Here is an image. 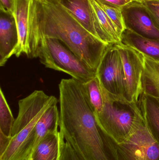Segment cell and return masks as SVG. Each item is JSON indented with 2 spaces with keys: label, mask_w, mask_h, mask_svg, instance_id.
Returning a JSON list of instances; mask_svg holds the SVG:
<instances>
[{
  "label": "cell",
  "mask_w": 159,
  "mask_h": 160,
  "mask_svg": "<svg viewBox=\"0 0 159 160\" xmlns=\"http://www.w3.org/2000/svg\"><path fill=\"white\" fill-rule=\"evenodd\" d=\"M34 20L40 38L58 39L97 71L109 44L86 30L58 0H36Z\"/></svg>",
  "instance_id": "obj_2"
},
{
  "label": "cell",
  "mask_w": 159,
  "mask_h": 160,
  "mask_svg": "<svg viewBox=\"0 0 159 160\" xmlns=\"http://www.w3.org/2000/svg\"><path fill=\"white\" fill-rule=\"evenodd\" d=\"M37 58L47 68L68 74L82 83L96 76V71L55 38H40Z\"/></svg>",
  "instance_id": "obj_4"
},
{
  "label": "cell",
  "mask_w": 159,
  "mask_h": 160,
  "mask_svg": "<svg viewBox=\"0 0 159 160\" xmlns=\"http://www.w3.org/2000/svg\"><path fill=\"white\" fill-rule=\"evenodd\" d=\"M117 152L119 160H159V144L150 134L139 106L132 132L117 144Z\"/></svg>",
  "instance_id": "obj_6"
},
{
  "label": "cell",
  "mask_w": 159,
  "mask_h": 160,
  "mask_svg": "<svg viewBox=\"0 0 159 160\" xmlns=\"http://www.w3.org/2000/svg\"><path fill=\"white\" fill-rule=\"evenodd\" d=\"M143 1H145V0H135V1H136V2H143Z\"/></svg>",
  "instance_id": "obj_26"
},
{
  "label": "cell",
  "mask_w": 159,
  "mask_h": 160,
  "mask_svg": "<svg viewBox=\"0 0 159 160\" xmlns=\"http://www.w3.org/2000/svg\"><path fill=\"white\" fill-rule=\"evenodd\" d=\"M12 137L7 136L0 132V157L3 155L8 147Z\"/></svg>",
  "instance_id": "obj_23"
},
{
  "label": "cell",
  "mask_w": 159,
  "mask_h": 160,
  "mask_svg": "<svg viewBox=\"0 0 159 160\" xmlns=\"http://www.w3.org/2000/svg\"><path fill=\"white\" fill-rule=\"evenodd\" d=\"M90 2L95 16L106 38L107 43L112 44L121 43L120 37L109 17L96 0H90Z\"/></svg>",
  "instance_id": "obj_17"
},
{
  "label": "cell",
  "mask_w": 159,
  "mask_h": 160,
  "mask_svg": "<svg viewBox=\"0 0 159 160\" xmlns=\"http://www.w3.org/2000/svg\"><path fill=\"white\" fill-rule=\"evenodd\" d=\"M122 60L125 75V98L130 102L138 103L142 89V76L144 59L142 53L122 43L115 44Z\"/></svg>",
  "instance_id": "obj_8"
},
{
  "label": "cell",
  "mask_w": 159,
  "mask_h": 160,
  "mask_svg": "<svg viewBox=\"0 0 159 160\" xmlns=\"http://www.w3.org/2000/svg\"><path fill=\"white\" fill-rule=\"evenodd\" d=\"M121 43L136 50L149 59L159 62V40L144 37L126 29L121 35Z\"/></svg>",
  "instance_id": "obj_12"
},
{
  "label": "cell",
  "mask_w": 159,
  "mask_h": 160,
  "mask_svg": "<svg viewBox=\"0 0 159 160\" xmlns=\"http://www.w3.org/2000/svg\"><path fill=\"white\" fill-rule=\"evenodd\" d=\"M122 13L126 29L144 37L159 40L158 28L141 3H129L122 7Z\"/></svg>",
  "instance_id": "obj_9"
},
{
  "label": "cell",
  "mask_w": 159,
  "mask_h": 160,
  "mask_svg": "<svg viewBox=\"0 0 159 160\" xmlns=\"http://www.w3.org/2000/svg\"><path fill=\"white\" fill-rule=\"evenodd\" d=\"M102 88L104 106L95 115L102 129L117 144L123 142L132 132L138 110V103L113 96Z\"/></svg>",
  "instance_id": "obj_3"
},
{
  "label": "cell",
  "mask_w": 159,
  "mask_h": 160,
  "mask_svg": "<svg viewBox=\"0 0 159 160\" xmlns=\"http://www.w3.org/2000/svg\"><path fill=\"white\" fill-rule=\"evenodd\" d=\"M60 132L79 160H119L117 143L96 120L82 83L63 79L58 85Z\"/></svg>",
  "instance_id": "obj_1"
},
{
  "label": "cell",
  "mask_w": 159,
  "mask_h": 160,
  "mask_svg": "<svg viewBox=\"0 0 159 160\" xmlns=\"http://www.w3.org/2000/svg\"><path fill=\"white\" fill-rule=\"evenodd\" d=\"M107 3L110 4L112 5L122 8L123 7L131 2L133 1L131 0H103Z\"/></svg>",
  "instance_id": "obj_25"
},
{
  "label": "cell",
  "mask_w": 159,
  "mask_h": 160,
  "mask_svg": "<svg viewBox=\"0 0 159 160\" xmlns=\"http://www.w3.org/2000/svg\"><path fill=\"white\" fill-rule=\"evenodd\" d=\"M15 119L7 101L2 88L0 89V132L9 137H12V128Z\"/></svg>",
  "instance_id": "obj_19"
},
{
  "label": "cell",
  "mask_w": 159,
  "mask_h": 160,
  "mask_svg": "<svg viewBox=\"0 0 159 160\" xmlns=\"http://www.w3.org/2000/svg\"><path fill=\"white\" fill-rule=\"evenodd\" d=\"M0 10L13 14L14 10L13 0H0Z\"/></svg>",
  "instance_id": "obj_24"
},
{
  "label": "cell",
  "mask_w": 159,
  "mask_h": 160,
  "mask_svg": "<svg viewBox=\"0 0 159 160\" xmlns=\"http://www.w3.org/2000/svg\"><path fill=\"white\" fill-rule=\"evenodd\" d=\"M18 43L17 29L12 14L0 10V66L12 56Z\"/></svg>",
  "instance_id": "obj_11"
},
{
  "label": "cell",
  "mask_w": 159,
  "mask_h": 160,
  "mask_svg": "<svg viewBox=\"0 0 159 160\" xmlns=\"http://www.w3.org/2000/svg\"><path fill=\"white\" fill-rule=\"evenodd\" d=\"M131 1H135V0H131Z\"/></svg>",
  "instance_id": "obj_27"
},
{
  "label": "cell",
  "mask_w": 159,
  "mask_h": 160,
  "mask_svg": "<svg viewBox=\"0 0 159 160\" xmlns=\"http://www.w3.org/2000/svg\"><path fill=\"white\" fill-rule=\"evenodd\" d=\"M60 136V160H79L72 147L64 140L61 134Z\"/></svg>",
  "instance_id": "obj_22"
},
{
  "label": "cell",
  "mask_w": 159,
  "mask_h": 160,
  "mask_svg": "<svg viewBox=\"0 0 159 160\" xmlns=\"http://www.w3.org/2000/svg\"><path fill=\"white\" fill-rule=\"evenodd\" d=\"M96 1L112 21L121 38L122 33L126 29L122 15V8L107 3L103 0Z\"/></svg>",
  "instance_id": "obj_20"
},
{
  "label": "cell",
  "mask_w": 159,
  "mask_h": 160,
  "mask_svg": "<svg viewBox=\"0 0 159 160\" xmlns=\"http://www.w3.org/2000/svg\"><path fill=\"white\" fill-rule=\"evenodd\" d=\"M57 104L58 103H55L50 106L44 113L35 125L34 128L35 138L34 148L47 134L50 132L58 131V127L59 126L60 115Z\"/></svg>",
  "instance_id": "obj_16"
},
{
  "label": "cell",
  "mask_w": 159,
  "mask_h": 160,
  "mask_svg": "<svg viewBox=\"0 0 159 160\" xmlns=\"http://www.w3.org/2000/svg\"><path fill=\"white\" fill-rule=\"evenodd\" d=\"M58 1L86 30L95 37L108 44L94 14L90 0Z\"/></svg>",
  "instance_id": "obj_10"
},
{
  "label": "cell",
  "mask_w": 159,
  "mask_h": 160,
  "mask_svg": "<svg viewBox=\"0 0 159 160\" xmlns=\"http://www.w3.org/2000/svg\"><path fill=\"white\" fill-rule=\"evenodd\" d=\"M138 105L150 134L159 144V102L142 93Z\"/></svg>",
  "instance_id": "obj_14"
},
{
  "label": "cell",
  "mask_w": 159,
  "mask_h": 160,
  "mask_svg": "<svg viewBox=\"0 0 159 160\" xmlns=\"http://www.w3.org/2000/svg\"><path fill=\"white\" fill-rule=\"evenodd\" d=\"M96 75L102 87L108 93L125 98V75L122 60L115 44L108 45Z\"/></svg>",
  "instance_id": "obj_7"
},
{
  "label": "cell",
  "mask_w": 159,
  "mask_h": 160,
  "mask_svg": "<svg viewBox=\"0 0 159 160\" xmlns=\"http://www.w3.org/2000/svg\"><path fill=\"white\" fill-rule=\"evenodd\" d=\"M139 2L146 8L159 30V0H145Z\"/></svg>",
  "instance_id": "obj_21"
},
{
  "label": "cell",
  "mask_w": 159,
  "mask_h": 160,
  "mask_svg": "<svg viewBox=\"0 0 159 160\" xmlns=\"http://www.w3.org/2000/svg\"><path fill=\"white\" fill-rule=\"evenodd\" d=\"M82 84L95 115L99 114L103 108L104 98L101 85L97 75L92 79Z\"/></svg>",
  "instance_id": "obj_18"
},
{
  "label": "cell",
  "mask_w": 159,
  "mask_h": 160,
  "mask_svg": "<svg viewBox=\"0 0 159 160\" xmlns=\"http://www.w3.org/2000/svg\"><path fill=\"white\" fill-rule=\"evenodd\" d=\"M60 133L50 132L41 139L26 160H60Z\"/></svg>",
  "instance_id": "obj_13"
},
{
  "label": "cell",
  "mask_w": 159,
  "mask_h": 160,
  "mask_svg": "<svg viewBox=\"0 0 159 160\" xmlns=\"http://www.w3.org/2000/svg\"><path fill=\"white\" fill-rule=\"evenodd\" d=\"M144 59L145 66L142 80L143 93L159 102V62L145 56Z\"/></svg>",
  "instance_id": "obj_15"
},
{
  "label": "cell",
  "mask_w": 159,
  "mask_h": 160,
  "mask_svg": "<svg viewBox=\"0 0 159 160\" xmlns=\"http://www.w3.org/2000/svg\"><path fill=\"white\" fill-rule=\"evenodd\" d=\"M13 15L17 29L18 43L13 55L25 54L30 59L38 57L40 38L34 20L36 0H13Z\"/></svg>",
  "instance_id": "obj_5"
}]
</instances>
